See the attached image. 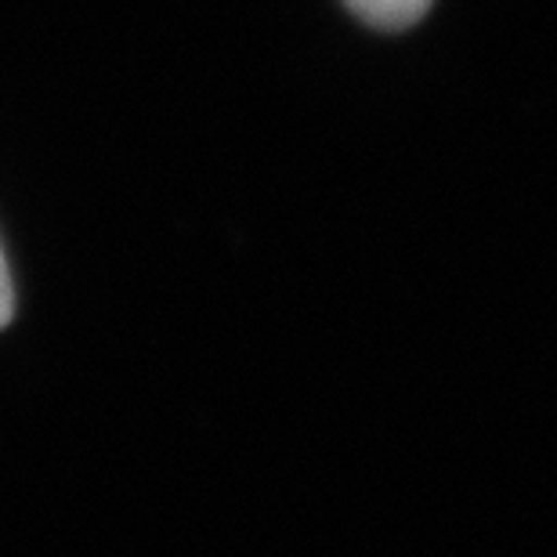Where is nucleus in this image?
<instances>
[{
    "mask_svg": "<svg viewBox=\"0 0 557 557\" xmlns=\"http://www.w3.org/2000/svg\"><path fill=\"white\" fill-rule=\"evenodd\" d=\"M344 4L376 29H406L428 15L431 0H344Z\"/></svg>",
    "mask_w": 557,
    "mask_h": 557,
    "instance_id": "obj_1",
    "label": "nucleus"
},
{
    "mask_svg": "<svg viewBox=\"0 0 557 557\" xmlns=\"http://www.w3.org/2000/svg\"><path fill=\"white\" fill-rule=\"evenodd\" d=\"M11 315H15V286H11V275H8L4 253H0V330L8 326Z\"/></svg>",
    "mask_w": 557,
    "mask_h": 557,
    "instance_id": "obj_2",
    "label": "nucleus"
}]
</instances>
